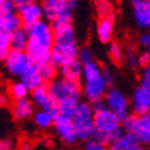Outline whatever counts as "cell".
I'll use <instances>...</instances> for the list:
<instances>
[{
    "label": "cell",
    "instance_id": "39",
    "mask_svg": "<svg viewBox=\"0 0 150 150\" xmlns=\"http://www.w3.org/2000/svg\"><path fill=\"white\" fill-rule=\"evenodd\" d=\"M10 96L7 94H0V107H5L10 102Z\"/></svg>",
    "mask_w": 150,
    "mask_h": 150
},
{
    "label": "cell",
    "instance_id": "6",
    "mask_svg": "<svg viewBox=\"0 0 150 150\" xmlns=\"http://www.w3.org/2000/svg\"><path fill=\"white\" fill-rule=\"evenodd\" d=\"M121 124L125 131H131L137 136L142 145L150 146V112L141 115L129 114Z\"/></svg>",
    "mask_w": 150,
    "mask_h": 150
},
{
    "label": "cell",
    "instance_id": "17",
    "mask_svg": "<svg viewBox=\"0 0 150 150\" xmlns=\"http://www.w3.org/2000/svg\"><path fill=\"white\" fill-rule=\"evenodd\" d=\"M133 22L142 30L150 29V0H139L133 4Z\"/></svg>",
    "mask_w": 150,
    "mask_h": 150
},
{
    "label": "cell",
    "instance_id": "26",
    "mask_svg": "<svg viewBox=\"0 0 150 150\" xmlns=\"http://www.w3.org/2000/svg\"><path fill=\"white\" fill-rule=\"evenodd\" d=\"M37 69H39L40 76L42 77L45 83H49L55 77H58V67H55L51 61H46V62H42V64H39Z\"/></svg>",
    "mask_w": 150,
    "mask_h": 150
},
{
    "label": "cell",
    "instance_id": "5",
    "mask_svg": "<svg viewBox=\"0 0 150 150\" xmlns=\"http://www.w3.org/2000/svg\"><path fill=\"white\" fill-rule=\"evenodd\" d=\"M47 89L57 102L64 101V100L81 101L82 85L78 81H71L64 77H55L53 81L47 83Z\"/></svg>",
    "mask_w": 150,
    "mask_h": 150
},
{
    "label": "cell",
    "instance_id": "8",
    "mask_svg": "<svg viewBox=\"0 0 150 150\" xmlns=\"http://www.w3.org/2000/svg\"><path fill=\"white\" fill-rule=\"evenodd\" d=\"M102 101L105 102L107 108L115 113L121 120L125 119L129 114H131L130 100L118 88H112V86L108 88Z\"/></svg>",
    "mask_w": 150,
    "mask_h": 150
},
{
    "label": "cell",
    "instance_id": "20",
    "mask_svg": "<svg viewBox=\"0 0 150 150\" xmlns=\"http://www.w3.org/2000/svg\"><path fill=\"white\" fill-rule=\"evenodd\" d=\"M96 35L100 42L109 43L114 35V19L112 16L100 17L96 24Z\"/></svg>",
    "mask_w": 150,
    "mask_h": 150
},
{
    "label": "cell",
    "instance_id": "33",
    "mask_svg": "<svg viewBox=\"0 0 150 150\" xmlns=\"http://www.w3.org/2000/svg\"><path fill=\"white\" fill-rule=\"evenodd\" d=\"M83 143H84L83 148L86 149V150H103V149L107 148L101 141L95 138V137H91V138L84 141Z\"/></svg>",
    "mask_w": 150,
    "mask_h": 150
},
{
    "label": "cell",
    "instance_id": "10",
    "mask_svg": "<svg viewBox=\"0 0 150 150\" xmlns=\"http://www.w3.org/2000/svg\"><path fill=\"white\" fill-rule=\"evenodd\" d=\"M54 132L59 141L61 143H64L65 145H74L78 142L77 138V132L74 129V125L72 121V118L58 114L54 118L53 126Z\"/></svg>",
    "mask_w": 150,
    "mask_h": 150
},
{
    "label": "cell",
    "instance_id": "14",
    "mask_svg": "<svg viewBox=\"0 0 150 150\" xmlns=\"http://www.w3.org/2000/svg\"><path fill=\"white\" fill-rule=\"evenodd\" d=\"M31 93V101L34 106L37 108H42L48 110L49 113H52L54 117L58 115V102L51 96L47 85H41L39 88H36L30 91Z\"/></svg>",
    "mask_w": 150,
    "mask_h": 150
},
{
    "label": "cell",
    "instance_id": "43",
    "mask_svg": "<svg viewBox=\"0 0 150 150\" xmlns=\"http://www.w3.org/2000/svg\"><path fill=\"white\" fill-rule=\"evenodd\" d=\"M130 1H131V3H132V4H136V3H137V1H139V0H130Z\"/></svg>",
    "mask_w": 150,
    "mask_h": 150
},
{
    "label": "cell",
    "instance_id": "18",
    "mask_svg": "<svg viewBox=\"0 0 150 150\" xmlns=\"http://www.w3.org/2000/svg\"><path fill=\"white\" fill-rule=\"evenodd\" d=\"M34 103L28 97L19 98V100H12V107L11 113L15 120L17 121H25L31 118L34 113Z\"/></svg>",
    "mask_w": 150,
    "mask_h": 150
},
{
    "label": "cell",
    "instance_id": "9",
    "mask_svg": "<svg viewBox=\"0 0 150 150\" xmlns=\"http://www.w3.org/2000/svg\"><path fill=\"white\" fill-rule=\"evenodd\" d=\"M3 62L6 72L10 76L18 78L31 64H34L25 51H18V49H11Z\"/></svg>",
    "mask_w": 150,
    "mask_h": 150
},
{
    "label": "cell",
    "instance_id": "35",
    "mask_svg": "<svg viewBox=\"0 0 150 150\" xmlns=\"http://www.w3.org/2000/svg\"><path fill=\"white\" fill-rule=\"evenodd\" d=\"M150 64V52L148 51H141L138 54V66L139 67H145Z\"/></svg>",
    "mask_w": 150,
    "mask_h": 150
},
{
    "label": "cell",
    "instance_id": "27",
    "mask_svg": "<svg viewBox=\"0 0 150 150\" xmlns=\"http://www.w3.org/2000/svg\"><path fill=\"white\" fill-rule=\"evenodd\" d=\"M109 59L115 65H122L125 62V48L119 42H113L109 46Z\"/></svg>",
    "mask_w": 150,
    "mask_h": 150
},
{
    "label": "cell",
    "instance_id": "11",
    "mask_svg": "<svg viewBox=\"0 0 150 150\" xmlns=\"http://www.w3.org/2000/svg\"><path fill=\"white\" fill-rule=\"evenodd\" d=\"M17 7L18 6L13 3V0H6L0 7V30L11 34L16 29L23 27Z\"/></svg>",
    "mask_w": 150,
    "mask_h": 150
},
{
    "label": "cell",
    "instance_id": "4",
    "mask_svg": "<svg viewBox=\"0 0 150 150\" xmlns=\"http://www.w3.org/2000/svg\"><path fill=\"white\" fill-rule=\"evenodd\" d=\"M71 118L78 141L84 142L94 136V108L90 102L79 101Z\"/></svg>",
    "mask_w": 150,
    "mask_h": 150
},
{
    "label": "cell",
    "instance_id": "24",
    "mask_svg": "<svg viewBox=\"0 0 150 150\" xmlns=\"http://www.w3.org/2000/svg\"><path fill=\"white\" fill-rule=\"evenodd\" d=\"M11 49H18V51H25L29 42V36L25 27H21L10 34Z\"/></svg>",
    "mask_w": 150,
    "mask_h": 150
},
{
    "label": "cell",
    "instance_id": "15",
    "mask_svg": "<svg viewBox=\"0 0 150 150\" xmlns=\"http://www.w3.org/2000/svg\"><path fill=\"white\" fill-rule=\"evenodd\" d=\"M17 11H18V15L22 19L23 27H29L31 24H34L35 22L43 18L42 6H41V4L36 3L35 0L29 1L27 4L19 5L17 7Z\"/></svg>",
    "mask_w": 150,
    "mask_h": 150
},
{
    "label": "cell",
    "instance_id": "42",
    "mask_svg": "<svg viewBox=\"0 0 150 150\" xmlns=\"http://www.w3.org/2000/svg\"><path fill=\"white\" fill-rule=\"evenodd\" d=\"M6 1V0H0V7H1L3 5H4V3Z\"/></svg>",
    "mask_w": 150,
    "mask_h": 150
},
{
    "label": "cell",
    "instance_id": "36",
    "mask_svg": "<svg viewBox=\"0 0 150 150\" xmlns=\"http://www.w3.org/2000/svg\"><path fill=\"white\" fill-rule=\"evenodd\" d=\"M102 74H103V78H105V82L107 83V85L110 86L114 84V74L109 69H106V67H102Z\"/></svg>",
    "mask_w": 150,
    "mask_h": 150
},
{
    "label": "cell",
    "instance_id": "13",
    "mask_svg": "<svg viewBox=\"0 0 150 150\" xmlns=\"http://www.w3.org/2000/svg\"><path fill=\"white\" fill-rule=\"evenodd\" d=\"M52 28L54 34V45H77L76 31L71 21H54L52 22Z\"/></svg>",
    "mask_w": 150,
    "mask_h": 150
},
{
    "label": "cell",
    "instance_id": "3",
    "mask_svg": "<svg viewBox=\"0 0 150 150\" xmlns=\"http://www.w3.org/2000/svg\"><path fill=\"white\" fill-rule=\"evenodd\" d=\"M82 95L84 96L85 101L90 102L91 105L102 101L106 91L109 86L105 82L102 67L95 60L83 65L82 70Z\"/></svg>",
    "mask_w": 150,
    "mask_h": 150
},
{
    "label": "cell",
    "instance_id": "28",
    "mask_svg": "<svg viewBox=\"0 0 150 150\" xmlns=\"http://www.w3.org/2000/svg\"><path fill=\"white\" fill-rule=\"evenodd\" d=\"M94 7L98 17L113 16L114 6L110 0H94Z\"/></svg>",
    "mask_w": 150,
    "mask_h": 150
},
{
    "label": "cell",
    "instance_id": "30",
    "mask_svg": "<svg viewBox=\"0 0 150 150\" xmlns=\"http://www.w3.org/2000/svg\"><path fill=\"white\" fill-rule=\"evenodd\" d=\"M138 54H139V51L133 46H127L125 48V62L131 69L139 67L138 66Z\"/></svg>",
    "mask_w": 150,
    "mask_h": 150
},
{
    "label": "cell",
    "instance_id": "32",
    "mask_svg": "<svg viewBox=\"0 0 150 150\" xmlns=\"http://www.w3.org/2000/svg\"><path fill=\"white\" fill-rule=\"evenodd\" d=\"M77 59L81 61V64H88V62L94 60V53L91 51V48L89 46H83V47H78L77 51Z\"/></svg>",
    "mask_w": 150,
    "mask_h": 150
},
{
    "label": "cell",
    "instance_id": "38",
    "mask_svg": "<svg viewBox=\"0 0 150 150\" xmlns=\"http://www.w3.org/2000/svg\"><path fill=\"white\" fill-rule=\"evenodd\" d=\"M142 81L150 83V64L145 67H143V72H142Z\"/></svg>",
    "mask_w": 150,
    "mask_h": 150
},
{
    "label": "cell",
    "instance_id": "40",
    "mask_svg": "<svg viewBox=\"0 0 150 150\" xmlns=\"http://www.w3.org/2000/svg\"><path fill=\"white\" fill-rule=\"evenodd\" d=\"M78 1H79V0H67L69 5H70V6H71L73 10L77 7V5H78Z\"/></svg>",
    "mask_w": 150,
    "mask_h": 150
},
{
    "label": "cell",
    "instance_id": "19",
    "mask_svg": "<svg viewBox=\"0 0 150 150\" xmlns=\"http://www.w3.org/2000/svg\"><path fill=\"white\" fill-rule=\"evenodd\" d=\"M142 146V143L133 132L124 130V132L108 148L113 150H139Z\"/></svg>",
    "mask_w": 150,
    "mask_h": 150
},
{
    "label": "cell",
    "instance_id": "7",
    "mask_svg": "<svg viewBox=\"0 0 150 150\" xmlns=\"http://www.w3.org/2000/svg\"><path fill=\"white\" fill-rule=\"evenodd\" d=\"M43 18L54 21H71L73 16V8L69 5L67 0H41Z\"/></svg>",
    "mask_w": 150,
    "mask_h": 150
},
{
    "label": "cell",
    "instance_id": "41",
    "mask_svg": "<svg viewBox=\"0 0 150 150\" xmlns=\"http://www.w3.org/2000/svg\"><path fill=\"white\" fill-rule=\"evenodd\" d=\"M29 1H33V0H13V3H15L17 6L23 5V4H27V3H29Z\"/></svg>",
    "mask_w": 150,
    "mask_h": 150
},
{
    "label": "cell",
    "instance_id": "21",
    "mask_svg": "<svg viewBox=\"0 0 150 150\" xmlns=\"http://www.w3.org/2000/svg\"><path fill=\"white\" fill-rule=\"evenodd\" d=\"M59 70H60V73H61V77L71 79V81L81 82L83 65L81 64V61L77 58L67 60L66 62H64V64L59 67Z\"/></svg>",
    "mask_w": 150,
    "mask_h": 150
},
{
    "label": "cell",
    "instance_id": "16",
    "mask_svg": "<svg viewBox=\"0 0 150 150\" xmlns=\"http://www.w3.org/2000/svg\"><path fill=\"white\" fill-rule=\"evenodd\" d=\"M77 51H78L77 45H71V46L53 45L51 49V54H49V61L55 67L59 69L67 60L77 58Z\"/></svg>",
    "mask_w": 150,
    "mask_h": 150
},
{
    "label": "cell",
    "instance_id": "23",
    "mask_svg": "<svg viewBox=\"0 0 150 150\" xmlns=\"http://www.w3.org/2000/svg\"><path fill=\"white\" fill-rule=\"evenodd\" d=\"M33 121L35 124V126L37 129H41V130H48L53 126V122H54V115L52 113H49L48 110L39 108L37 110H34V113L31 115Z\"/></svg>",
    "mask_w": 150,
    "mask_h": 150
},
{
    "label": "cell",
    "instance_id": "2",
    "mask_svg": "<svg viewBox=\"0 0 150 150\" xmlns=\"http://www.w3.org/2000/svg\"><path fill=\"white\" fill-rule=\"evenodd\" d=\"M94 108V136L107 148L124 132L121 119L113 113L103 101L93 103Z\"/></svg>",
    "mask_w": 150,
    "mask_h": 150
},
{
    "label": "cell",
    "instance_id": "25",
    "mask_svg": "<svg viewBox=\"0 0 150 150\" xmlns=\"http://www.w3.org/2000/svg\"><path fill=\"white\" fill-rule=\"evenodd\" d=\"M30 90L25 86L21 79L17 82H13L8 85L7 88V95L10 96L11 100H19V98H24L28 97Z\"/></svg>",
    "mask_w": 150,
    "mask_h": 150
},
{
    "label": "cell",
    "instance_id": "31",
    "mask_svg": "<svg viewBox=\"0 0 150 150\" xmlns=\"http://www.w3.org/2000/svg\"><path fill=\"white\" fill-rule=\"evenodd\" d=\"M11 51V42H10V34L6 31L0 30V61H3L5 57Z\"/></svg>",
    "mask_w": 150,
    "mask_h": 150
},
{
    "label": "cell",
    "instance_id": "37",
    "mask_svg": "<svg viewBox=\"0 0 150 150\" xmlns=\"http://www.w3.org/2000/svg\"><path fill=\"white\" fill-rule=\"evenodd\" d=\"M12 148H13V142H12V139L6 138V137L0 138V150H10Z\"/></svg>",
    "mask_w": 150,
    "mask_h": 150
},
{
    "label": "cell",
    "instance_id": "1",
    "mask_svg": "<svg viewBox=\"0 0 150 150\" xmlns=\"http://www.w3.org/2000/svg\"><path fill=\"white\" fill-rule=\"evenodd\" d=\"M25 28L29 36V42L25 52L30 57L31 61L36 65L49 61L51 49L54 45L52 23L42 18Z\"/></svg>",
    "mask_w": 150,
    "mask_h": 150
},
{
    "label": "cell",
    "instance_id": "34",
    "mask_svg": "<svg viewBox=\"0 0 150 150\" xmlns=\"http://www.w3.org/2000/svg\"><path fill=\"white\" fill-rule=\"evenodd\" d=\"M138 46L141 47V51L150 52V29L143 30V33L138 36Z\"/></svg>",
    "mask_w": 150,
    "mask_h": 150
},
{
    "label": "cell",
    "instance_id": "29",
    "mask_svg": "<svg viewBox=\"0 0 150 150\" xmlns=\"http://www.w3.org/2000/svg\"><path fill=\"white\" fill-rule=\"evenodd\" d=\"M78 102L79 101H76V100H64V101L58 102V114L71 118Z\"/></svg>",
    "mask_w": 150,
    "mask_h": 150
},
{
    "label": "cell",
    "instance_id": "22",
    "mask_svg": "<svg viewBox=\"0 0 150 150\" xmlns=\"http://www.w3.org/2000/svg\"><path fill=\"white\" fill-rule=\"evenodd\" d=\"M19 79L25 84V86L30 91L45 84L42 77L40 76V72H39V69H37L36 64H31L25 71L21 74Z\"/></svg>",
    "mask_w": 150,
    "mask_h": 150
},
{
    "label": "cell",
    "instance_id": "12",
    "mask_svg": "<svg viewBox=\"0 0 150 150\" xmlns=\"http://www.w3.org/2000/svg\"><path fill=\"white\" fill-rule=\"evenodd\" d=\"M130 107L137 115L150 112V83L141 81V84L136 86L130 98Z\"/></svg>",
    "mask_w": 150,
    "mask_h": 150
}]
</instances>
